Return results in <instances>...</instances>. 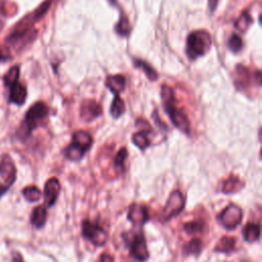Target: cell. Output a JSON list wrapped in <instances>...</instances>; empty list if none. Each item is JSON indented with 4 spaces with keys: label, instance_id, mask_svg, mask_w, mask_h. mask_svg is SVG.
<instances>
[{
    "label": "cell",
    "instance_id": "6da1fadb",
    "mask_svg": "<svg viewBox=\"0 0 262 262\" xmlns=\"http://www.w3.org/2000/svg\"><path fill=\"white\" fill-rule=\"evenodd\" d=\"M161 94H162L165 112L169 116V118L174 124V126L178 128L180 131H182L183 133L187 135L190 134L191 133L190 121H188V118L186 117L184 112L177 107L175 96H174L172 88H170V87L167 85H163Z\"/></svg>",
    "mask_w": 262,
    "mask_h": 262
},
{
    "label": "cell",
    "instance_id": "7a4b0ae2",
    "mask_svg": "<svg viewBox=\"0 0 262 262\" xmlns=\"http://www.w3.org/2000/svg\"><path fill=\"white\" fill-rule=\"evenodd\" d=\"M93 139L86 131L79 130L72 136V141L64 150V155L71 161H79L92 145Z\"/></svg>",
    "mask_w": 262,
    "mask_h": 262
},
{
    "label": "cell",
    "instance_id": "3957f363",
    "mask_svg": "<svg viewBox=\"0 0 262 262\" xmlns=\"http://www.w3.org/2000/svg\"><path fill=\"white\" fill-rule=\"evenodd\" d=\"M48 115V108L44 103L34 104L25 116V120L20 128L19 134L21 137H27L31 134L32 131L43 121Z\"/></svg>",
    "mask_w": 262,
    "mask_h": 262
},
{
    "label": "cell",
    "instance_id": "277c9868",
    "mask_svg": "<svg viewBox=\"0 0 262 262\" xmlns=\"http://www.w3.org/2000/svg\"><path fill=\"white\" fill-rule=\"evenodd\" d=\"M211 36L206 31H195L191 33L186 40V54L191 60L205 54L211 47Z\"/></svg>",
    "mask_w": 262,
    "mask_h": 262
},
{
    "label": "cell",
    "instance_id": "5b68a950",
    "mask_svg": "<svg viewBox=\"0 0 262 262\" xmlns=\"http://www.w3.org/2000/svg\"><path fill=\"white\" fill-rule=\"evenodd\" d=\"M82 236L85 240L90 241L94 246L101 247L107 243L108 236L103 227L89 220L82 222Z\"/></svg>",
    "mask_w": 262,
    "mask_h": 262
},
{
    "label": "cell",
    "instance_id": "8992f818",
    "mask_svg": "<svg viewBox=\"0 0 262 262\" xmlns=\"http://www.w3.org/2000/svg\"><path fill=\"white\" fill-rule=\"evenodd\" d=\"M243 219V211L236 204H230L218 215V221L226 229L236 228Z\"/></svg>",
    "mask_w": 262,
    "mask_h": 262
},
{
    "label": "cell",
    "instance_id": "52a82bcc",
    "mask_svg": "<svg viewBox=\"0 0 262 262\" xmlns=\"http://www.w3.org/2000/svg\"><path fill=\"white\" fill-rule=\"evenodd\" d=\"M185 205V200L183 195L179 191H174L163 209L162 212V220L163 221H168L171 218L177 216L184 208Z\"/></svg>",
    "mask_w": 262,
    "mask_h": 262
},
{
    "label": "cell",
    "instance_id": "ba28073f",
    "mask_svg": "<svg viewBox=\"0 0 262 262\" xmlns=\"http://www.w3.org/2000/svg\"><path fill=\"white\" fill-rule=\"evenodd\" d=\"M130 254L138 262H144L149 258L147 242L142 234L132 237L130 242Z\"/></svg>",
    "mask_w": 262,
    "mask_h": 262
},
{
    "label": "cell",
    "instance_id": "9c48e42d",
    "mask_svg": "<svg viewBox=\"0 0 262 262\" xmlns=\"http://www.w3.org/2000/svg\"><path fill=\"white\" fill-rule=\"evenodd\" d=\"M16 166L9 156L5 155L0 160V176L4 180L3 186L8 188L16 180Z\"/></svg>",
    "mask_w": 262,
    "mask_h": 262
},
{
    "label": "cell",
    "instance_id": "30bf717a",
    "mask_svg": "<svg viewBox=\"0 0 262 262\" xmlns=\"http://www.w3.org/2000/svg\"><path fill=\"white\" fill-rule=\"evenodd\" d=\"M150 219L148 208L142 204L134 203L129 207L128 220L132 222L135 226H141L148 222Z\"/></svg>",
    "mask_w": 262,
    "mask_h": 262
},
{
    "label": "cell",
    "instance_id": "8fae6325",
    "mask_svg": "<svg viewBox=\"0 0 262 262\" xmlns=\"http://www.w3.org/2000/svg\"><path fill=\"white\" fill-rule=\"evenodd\" d=\"M61 192V184L59 179L56 178H50L46 181L44 186V202L47 207L53 206L57 197H59Z\"/></svg>",
    "mask_w": 262,
    "mask_h": 262
},
{
    "label": "cell",
    "instance_id": "7c38bea8",
    "mask_svg": "<svg viewBox=\"0 0 262 262\" xmlns=\"http://www.w3.org/2000/svg\"><path fill=\"white\" fill-rule=\"evenodd\" d=\"M103 110L99 104H97L95 100H86L81 105L80 116L81 118L85 121H92L98 116L101 115Z\"/></svg>",
    "mask_w": 262,
    "mask_h": 262
},
{
    "label": "cell",
    "instance_id": "4fadbf2b",
    "mask_svg": "<svg viewBox=\"0 0 262 262\" xmlns=\"http://www.w3.org/2000/svg\"><path fill=\"white\" fill-rule=\"evenodd\" d=\"M26 98H27V89L23 84L17 82L16 84L10 87V94H9L10 103L21 106L25 103Z\"/></svg>",
    "mask_w": 262,
    "mask_h": 262
},
{
    "label": "cell",
    "instance_id": "5bb4252c",
    "mask_svg": "<svg viewBox=\"0 0 262 262\" xmlns=\"http://www.w3.org/2000/svg\"><path fill=\"white\" fill-rule=\"evenodd\" d=\"M125 84H126V80H125V77L122 75L109 76L106 81L107 87L115 95L120 94L124 90Z\"/></svg>",
    "mask_w": 262,
    "mask_h": 262
},
{
    "label": "cell",
    "instance_id": "9a60e30c",
    "mask_svg": "<svg viewBox=\"0 0 262 262\" xmlns=\"http://www.w3.org/2000/svg\"><path fill=\"white\" fill-rule=\"evenodd\" d=\"M47 220V210L44 206L36 207L31 215V223L36 228H41Z\"/></svg>",
    "mask_w": 262,
    "mask_h": 262
},
{
    "label": "cell",
    "instance_id": "2e32d148",
    "mask_svg": "<svg viewBox=\"0 0 262 262\" xmlns=\"http://www.w3.org/2000/svg\"><path fill=\"white\" fill-rule=\"evenodd\" d=\"M244 240L252 243L260 238V226L257 223H248L243 228Z\"/></svg>",
    "mask_w": 262,
    "mask_h": 262
},
{
    "label": "cell",
    "instance_id": "e0dca14e",
    "mask_svg": "<svg viewBox=\"0 0 262 262\" xmlns=\"http://www.w3.org/2000/svg\"><path fill=\"white\" fill-rule=\"evenodd\" d=\"M236 247V239L232 237H223L217 243L214 251L221 252V253H229L235 249Z\"/></svg>",
    "mask_w": 262,
    "mask_h": 262
},
{
    "label": "cell",
    "instance_id": "ac0fdd59",
    "mask_svg": "<svg viewBox=\"0 0 262 262\" xmlns=\"http://www.w3.org/2000/svg\"><path fill=\"white\" fill-rule=\"evenodd\" d=\"M243 186H244L243 182H241V180L238 177L230 176L223 182L222 192L225 194H234L242 190Z\"/></svg>",
    "mask_w": 262,
    "mask_h": 262
},
{
    "label": "cell",
    "instance_id": "d6986e66",
    "mask_svg": "<svg viewBox=\"0 0 262 262\" xmlns=\"http://www.w3.org/2000/svg\"><path fill=\"white\" fill-rule=\"evenodd\" d=\"M236 86L239 89H244L245 87L249 84V72L246 68L238 66L236 69Z\"/></svg>",
    "mask_w": 262,
    "mask_h": 262
},
{
    "label": "cell",
    "instance_id": "ffe728a7",
    "mask_svg": "<svg viewBox=\"0 0 262 262\" xmlns=\"http://www.w3.org/2000/svg\"><path fill=\"white\" fill-rule=\"evenodd\" d=\"M132 141L133 143L136 145L137 148H139L140 150H145L147 149L151 141L149 138V133H148V130H140L138 132L134 133L132 136Z\"/></svg>",
    "mask_w": 262,
    "mask_h": 262
},
{
    "label": "cell",
    "instance_id": "44dd1931",
    "mask_svg": "<svg viewBox=\"0 0 262 262\" xmlns=\"http://www.w3.org/2000/svg\"><path fill=\"white\" fill-rule=\"evenodd\" d=\"M111 115L114 119H118L125 112V105L119 94H116L111 106Z\"/></svg>",
    "mask_w": 262,
    "mask_h": 262
},
{
    "label": "cell",
    "instance_id": "7402d4cb",
    "mask_svg": "<svg viewBox=\"0 0 262 262\" xmlns=\"http://www.w3.org/2000/svg\"><path fill=\"white\" fill-rule=\"evenodd\" d=\"M23 196L28 202H37L41 198V192L36 186H27L23 190Z\"/></svg>",
    "mask_w": 262,
    "mask_h": 262
},
{
    "label": "cell",
    "instance_id": "603a6c76",
    "mask_svg": "<svg viewBox=\"0 0 262 262\" xmlns=\"http://www.w3.org/2000/svg\"><path fill=\"white\" fill-rule=\"evenodd\" d=\"M134 65L136 68L138 69H141L143 72H144V74L148 76V78L152 81H155L158 79V74H157V72L148 64V63H145L143 61H140V60H136L134 61Z\"/></svg>",
    "mask_w": 262,
    "mask_h": 262
},
{
    "label": "cell",
    "instance_id": "cb8c5ba5",
    "mask_svg": "<svg viewBox=\"0 0 262 262\" xmlns=\"http://www.w3.org/2000/svg\"><path fill=\"white\" fill-rule=\"evenodd\" d=\"M202 248H203L202 241L200 239L196 238L185 245L184 251L188 255H199L202 251Z\"/></svg>",
    "mask_w": 262,
    "mask_h": 262
},
{
    "label": "cell",
    "instance_id": "d4e9b609",
    "mask_svg": "<svg viewBox=\"0 0 262 262\" xmlns=\"http://www.w3.org/2000/svg\"><path fill=\"white\" fill-rule=\"evenodd\" d=\"M19 76H20V68L19 67H13V68H11L7 72V74L4 76V78H3L4 84L7 87H11L12 85H14V84H16L18 82Z\"/></svg>",
    "mask_w": 262,
    "mask_h": 262
},
{
    "label": "cell",
    "instance_id": "484cf974",
    "mask_svg": "<svg viewBox=\"0 0 262 262\" xmlns=\"http://www.w3.org/2000/svg\"><path fill=\"white\" fill-rule=\"evenodd\" d=\"M252 23L251 16L248 12H244L242 16L239 18V20L236 22V28L241 32H245L250 24Z\"/></svg>",
    "mask_w": 262,
    "mask_h": 262
},
{
    "label": "cell",
    "instance_id": "4316f807",
    "mask_svg": "<svg viewBox=\"0 0 262 262\" xmlns=\"http://www.w3.org/2000/svg\"><path fill=\"white\" fill-rule=\"evenodd\" d=\"M116 31L121 36H127L131 31V26L127 18L122 17L120 22L118 23L117 27H116Z\"/></svg>",
    "mask_w": 262,
    "mask_h": 262
},
{
    "label": "cell",
    "instance_id": "83f0119b",
    "mask_svg": "<svg viewBox=\"0 0 262 262\" xmlns=\"http://www.w3.org/2000/svg\"><path fill=\"white\" fill-rule=\"evenodd\" d=\"M242 47H243L242 38L237 34L231 35L228 40V48L230 49V51L238 52L242 49Z\"/></svg>",
    "mask_w": 262,
    "mask_h": 262
},
{
    "label": "cell",
    "instance_id": "f1b7e54d",
    "mask_svg": "<svg viewBox=\"0 0 262 262\" xmlns=\"http://www.w3.org/2000/svg\"><path fill=\"white\" fill-rule=\"evenodd\" d=\"M127 157H128V153H127L126 148L121 149L117 153V155H116V157L114 159V164H115V166L120 168V169H124V164H125V161H126Z\"/></svg>",
    "mask_w": 262,
    "mask_h": 262
},
{
    "label": "cell",
    "instance_id": "f546056e",
    "mask_svg": "<svg viewBox=\"0 0 262 262\" xmlns=\"http://www.w3.org/2000/svg\"><path fill=\"white\" fill-rule=\"evenodd\" d=\"M183 228L188 235H195L197 234V232H201L203 230V223L199 221L187 222L184 224Z\"/></svg>",
    "mask_w": 262,
    "mask_h": 262
},
{
    "label": "cell",
    "instance_id": "4dcf8cb0",
    "mask_svg": "<svg viewBox=\"0 0 262 262\" xmlns=\"http://www.w3.org/2000/svg\"><path fill=\"white\" fill-rule=\"evenodd\" d=\"M100 262H114V258L112 255L104 253L100 256Z\"/></svg>",
    "mask_w": 262,
    "mask_h": 262
},
{
    "label": "cell",
    "instance_id": "1f68e13d",
    "mask_svg": "<svg viewBox=\"0 0 262 262\" xmlns=\"http://www.w3.org/2000/svg\"><path fill=\"white\" fill-rule=\"evenodd\" d=\"M218 1H219V0H208V4H209V8L211 11H214L217 4H218Z\"/></svg>",
    "mask_w": 262,
    "mask_h": 262
},
{
    "label": "cell",
    "instance_id": "d6a6232c",
    "mask_svg": "<svg viewBox=\"0 0 262 262\" xmlns=\"http://www.w3.org/2000/svg\"><path fill=\"white\" fill-rule=\"evenodd\" d=\"M11 262H24V259H23V257L19 253H14L12 255Z\"/></svg>",
    "mask_w": 262,
    "mask_h": 262
}]
</instances>
